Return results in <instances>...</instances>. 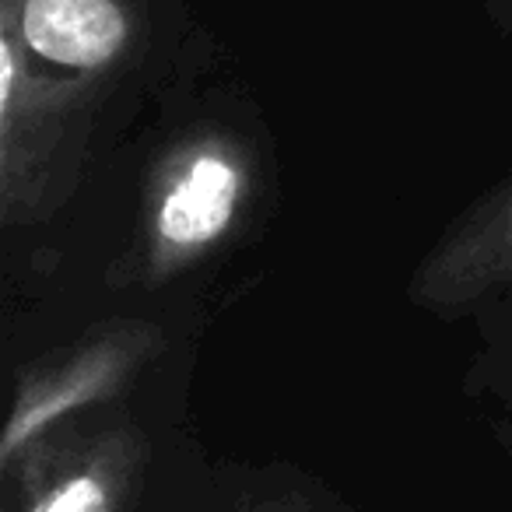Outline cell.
Instances as JSON below:
<instances>
[{"mask_svg": "<svg viewBox=\"0 0 512 512\" xmlns=\"http://www.w3.org/2000/svg\"><path fill=\"white\" fill-rule=\"evenodd\" d=\"M253 190V158L228 134H193L151 179L144 214V271L172 278L204 260L235 228Z\"/></svg>", "mask_w": 512, "mask_h": 512, "instance_id": "obj_1", "label": "cell"}, {"mask_svg": "<svg viewBox=\"0 0 512 512\" xmlns=\"http://www.w3.org/2000/svg\"><path fill=\"white\" fill-rule=\"evenodd\" d=\"M92 78L36 64L0 36V207L4 218H36L57 197L60 151L85 109Z\"/></svg>", "mask_w": 512, "mask_h": 512, "instance_id": "obj_2", "label": "cell"}, {"mask_svg": "<svg viewBox=\"0 0 512 512\" xmlns=\"http://www.w3.org/2000/svg\"><path fill=\"white\" fill-rule=\"evenodd\" d=\"M0 36L60 74L106 78L141 43L130 0H0Z\"/></svg>", "mask_w": 512, "mask_h": 512, "instance_id": "obj_3", "label": "cell"}, {"mask_svg": "<svg viewBox=\"0 0 512 512\" xmlns=\"http://www.w3.org/2000/svg\"><path fill=\"white\" fill-rule=\"evenodd\" d=\"M148 351L151 337L144 330H116L67 355L64 362L25 376L15 393L8 425H4V446H0L4 470L29 463L32 449L39 446L43 435L53 432V425L71 418L81 407L113 397Z\"/></svg>", "mask_w": 512, "mask_h": 512, "instance_id": "obj_4", "label": "cell"}, {"mask_svg": "<svg viewBox=\"0 0 512 512\" xmlns=\"http://www.w3.org/2000/svg\"><path fill=\"white\" fill-rule=\"evenodd\" d=\"M512 281V190L460 225L414 278L425 306H463Z\"/></svg>", "mask_w": 512, "mask_h": 512, "instance_id": "obj_5", "label": "cell"}, {"mask_svg": "<svg viewBox=\"0 0 512 512\" xmlns=\"http://www.w3.org/2000/svg\"><path fill=\"white\" fill-rule=\"evenodd\" d=\"M137 470L130 439H102L81 449L74 460H60L50 481L32 491L25 512H120Z\"/></svg>", "mask_w": 512, "mask_h": 512, "instance_id": "obj_6", "label": "cell"}, {"mask_svg": "<svg viewBox=\"0 0 512 512\" xmlns=\"http://www.w3.org/2000/svg\"><path fill=\"white\" fill-rule=\"evenodd\" d=\"M505 4H509V8H512V0H505Z\"/></svg>", "mask_w": 512, "mask_h": 512, "instance_id": "obj_7", "label": "cell"}]
</instances>
